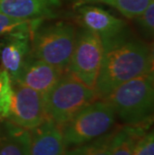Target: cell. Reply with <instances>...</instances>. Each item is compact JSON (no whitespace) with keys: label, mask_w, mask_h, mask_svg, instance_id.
Returning a JSON list of instances; mask_svg holds the SVG:
<instances>
[{"label":"cell","mask_w":154,"mask_h":155,"mask_svg":"<svg viewBox=\"0 0 154 155\" xmlns=\"http://www.w3.org/2000/svg\"><path fill=\"white\" fill-rule=\"evenodd\" d=\"M102 63L95 82L98 99H104L124 82L153 71V54L148 44L124 33L103 42Z\"/></svg>","instance_id":"6da1fadb"},{"label":"cell","mask_w":154,"mask_h":155,"mask_svg":"<svg viewBox=\"0 0 154 155\" xmlns=\"http://www.w3.org/2000/svg\"><path fill=\"white\" fill-rule=\"evenodd\" d=\"M104 99L112 105L115 115L125 125L152 121L153 71L124 82Z\"/></svg>","instance_id":"7a4b0ae2"},{"label":"cell","mask_w":154,"mask_h":155,"mask_svg":"<svg viewBox=\"0 0 154 155\" xmlns=\"http://www.w3.org/2000/svg\"><path fill=\"white\" fill-rule=\"evenodd\" d=\"M98 99L94 89L65 70L54 86L43 95L47 119L64 124L78 111Z\"/></svg>","instance_id":"3957f363"},{"label":"cell","mask_w":154,"mask_h":155,"mask_svg":"<svg viewBox=\"0 0 154 155\" xmlns=\"http://www.w3.org/2000/svg\"><path fill=\"white\" fill-rule=\"evenodd\" d=\"M116 115L106 99L94 100L61 125L67 148L89 142L112 129Z\"/></svg>","instance_id":"277c9868"},{"label":"cell","mask_w":154,"mask_h":155,"mask_svg":"<svg viewBox=\"0 0 154 155\" xmlns=\"http://www.w3.org/2000/svg\"><path fill=\"white\" fill-rule=\"evenodd\" d=\"M76 29L66 22L41 23L32 33L30 55L66 70L73 51Z\"/></svg>","instance_id":"5b68a950"},{"label":"cell","mask_w":154,"mask_h":155,"mask_svg":"<svg viewBox=\"0 0 154 155\" xmlns=\"http://www.w3.org/2000/svg\"><path fill=\"white\" fill-rule=\"evenodd\" d=\"M103 53L104 45L99 36L87 28L80 29L76 31L73 51L66 70L94 89Z\"/></svg>","instance_id":"8992f818"},{"label":"cell","mask_w":154,"mask_h":155,"mask_svg":"<svg viewBox=\"0 0 154 155\" xmlns=\"http://www.w3.org/2000/svg\"><path fill=\"white\" fill-rule=\"evenodd\" d=\"M47 119L43 95L18 82H12V99L8 122L25 130H31Z\"/></svg>","instance_id":"52a82bcc"},{"label":"cell","mask_w":154,"mask_h":155,"mask_svg":"<svg viewBox=\"0 0 154 155\" xmlns=\"http://www.w3.org/2000/svg\"><path fill=\"white\" fill-rule=\"evenodd\" d=\"M33 30L19 29L6 34L0 43V63L7 72L11 82L16 81L26 58L30 54Z\"/></svg>","instance_id":"ba28073f"},{"label":"cell","mask_w":154,"mask_h":155,"mask_svg":"<svg viewBox=\"0 0 154 155\" xmlns=\"http://www.w3.org/2000/svg\"><path fill=\"white\" fill-rule=\"evenodd\" d=\"M64 71L29 54L14 82L23 84L44 95L59 80Z\"/></svg>","instance_id":"9c48e42d"},{"label":"cell","mask_w":154,"mask_h":155,"mask_svg":"<svg viewBox=\"0 0 154 155\" xmlns=\"http://www.w3.org/2000/svg\"><path fill=\"white\" fill-rule=\"evenodd\" d=\"M78 13L85 28L96 33L102 42L109 41L125 33L126 23L111 15L105 9L81 4L78 8Z\"/></svg>","instance_id":"30bf717a"},{"label":"cell","mask_w":154,"mask_h":155,"mask_svg":"<svg viewBox=\"0 0 154 155\" xmlns=\"http://www.w3.org/2000/svg\"><path fill=\"white\" fill-rule=\"evenodd\" d=\"M65 145L60 125L46 119L29 130V155H64Z\"/></svg>","instance_id":"8fae6325"},{"label":"cell","mask_w":154,"mask_h":155,"mask_svg":"<svg viewBox=\"0 0 154 155\" xmlns=\"http://www.w3.org/2000/svg\"><path fill=\"white\" fill-rule=\"evenodd\" d=\"M59 5V0H0V12L20 19L51 18Z\"/></svg>","instance_id":"7c38bea8"},{"label":"cell","mask_w":154,"mask_h":155,"mask_svg":"<svg viewBox=\"0 0 154 155\" xmlns=\"http://www.w3.org/2000/svg\"><path fill=\"white\" fill-rule=\"evenodd\" d=\"M0 155H29V130L6 122L0 131Z\"/></svg>","instance_id":"4fadbf2b"},{"label":"cell","mask_w":154,"mask_h":155,"mask_svg":"<svg viewBox=\"0 0 154 155\" xmlns=\"http://www.w3.org/2000/svg\"><path fill=\"white\" fill-rule=\"evenodd\" d=\"M152 121L135 125H124L116 129L114 134L111 155H133L138 138L150 129Z\"/></svg>","instance_id":"5bb4252c"},{"label":"cell","mask_w":154,"mask_h":155,"mask_svg":"<svg viewBox=\"0 0 154 155\" xmlns=\"http://www.w3.org/2000/svg\"><path fill=\"white\" fill-rule=\"evenodd\" d=\"M116 129H111L109 132L89 142L67 148L64 155H111L113 137Z\"/></svg>","instance_id":"9a60e30c"},{"label":"cell","mask_w":154,"mask_h":155,"mask_svg":"<svg viewBox=\"0 0 154 155\" xmlns=\"http://www.w3.org/2000/svg\"><path fill=\"white\" fill-rule=\"evenodd\" d=\"M151 1L152 0H80L78 5L89 2L104 3L117 9L126 18L136 19Z\"/></svg>","instance_id":"2e32d148"},{"label":"cell","mask_w":154,"mask_h":155,"mask_svg":"<svg viewBox=\"0 0 154 155\" xmlns=\"http://www.w3.org/2000/svg\"><path fill=\"white\" fill-rule=\"evenodd\" d=\"M43 19H20L8 16L0 12V36L6 35L19 29L35 30Z\"/></svg>","instance_id":"e0dca14e"},{"label":"cell","mask_w":154,"mask_h":155,"mask_svg":"<svg viewBox=\"0 0 154 155\" xmlns=\"http://www.w3.org/2000/svg\"><path fill=\"white\" fill-rule=\"evenodd\" d=\"M12 99V82L7 72L0 67V120L7 119Z\"/></svg>","instance_id":"ac0fdd59"},{"label":"cell","mask_w":154,"mask_h":155,"mask_svg":"<svg viewBox=\"0 0 154 155\" xmlns=\"http://www.w3.org/2000/svg\"><path fill=\"white\" fill-rule=\"evenodd\" d=\"M133 155H154L153 130H148L136 141Z\"/></svg>","instance_id":"d6986e66"},{"label":"cell","mask_w":154,"mask_h":155,"mask_svg":"<svg viewBox=\"0 0 154 155\" xmlns=\"http://www.w3.org/2000/svg\"><path fill=\"white\" fill-rule=\"evenodd\" d=\"M138 20L139 25L147 34H153L154 30V1L152 0L149 3L146 9L144 10L138 17L136 18Z\"/></svg>","instance_id":"ffe728a7"}]
</instances>
